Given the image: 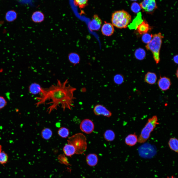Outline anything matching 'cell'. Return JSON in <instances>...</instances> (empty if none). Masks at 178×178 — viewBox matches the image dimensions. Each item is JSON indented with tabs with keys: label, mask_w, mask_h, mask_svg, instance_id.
<instances>
[{
	"label": "cell",
	"mask_w": 178,
	"mask_h": 178,
	"mask_svg": "<svg viewBox=\"0 0 178 178\" xmlns=\"http://www.w3.org/2000/svg\"><path fill=\"white\" fill-rule=\"evenodd\" d=\"M167 178H177L173 176H168Z\"/></svg>",
	"instance_id": "32"
},
{
	"label": "cell",
	"mask_w": 178,
	"mask_h": 178,
	"mask_svg": "<svg viewBox=\"0 0 178 178\" xmlns=\"http://www.w3.org/2000/svg\"><path fill=\"white\" fill-rule=\"evenodd\" d=\"M131 15L124 10L115 11L112 14L111 22L112 24L116 27L120 29L126 28L131 20Z\"/></svg>",
	"instance_id": "2"
},
{
	"label": "cell",
	"mask_w": 178,
	"mask_h": 178,
	"mask_svg": "<svg viewBox=\"0 0 178 178\" xmlns=\"http://www.w3.org/2000/svg\"><path fill=\"white\" fill-rule=\"evenodd\" d=\"M134 55L137 59L141 60L144 59L146 56V52L144 49L139 48L136 50Z\"/></svg>",
	"instance_id": "23"
},
{
	"label": "cell",
	"mask_w": 178,
	"mask_h": 178,
	"mask_svg": "<svg viewBox=\"0 0 178 178\" xmlns=\"http://www.w3.org/2000/svg\"><path fill=\"white\" fill-rule=\"evenodd\" d=\"M136 31L141 35L148 33L151 29V27L145 20L143 21L137 26Z\"/></svg>",
	"instance_id": "12"
},
{
	"label": "cell",
	"mask_w": 178,
	"mask_h": 178,
	"mask_svg": "<svg viewBox=\"0 0 178 178\" xmlns=\"http://www.w3.org/2000/svg\"><path fill=\"white\" fill-rule=\"evenodd\" d=\"M124 79L123 76L120 74L116 75L114 78L115 83L117 84H120L124 82Z\"/></svg>",
	"instance_id": "28"
},
{
	"label": "cell",
	"mask_w": 178,
	"mask_h": 178,
	"mask_svg": "<svg viewBox=\"0 0 178 178\" xmlns=\"http://www.w3.org/2000/svg\"><path fill=\"white\" fill-rule=\"evenodd\" d=\"M31 18L32 21L34 22L39 23H41L44 21L45 17L43 13L40 11H37L33 13Z\"/></svg>",
	"instance_id": "15"
},
{
	"label": "cell",
	"mask_w": 178,
	"mask_h": 178,
	"mask_svg": "<svg viewBox=\"0 0 178 178\" xmlns=\"http://www.w3.org/2000/svg\"><path fill=\"white\" fill-rule=\"evenodd\" d=\"M17 16V13L14 10H10L6 13L5 18L7 21L12 22L16 19Z\"/></svg>",
	"instance_id": "22"
},
{
	"label": "cell",
	"mask_w": 178,
	"mask_h": 178,
	"mask_svg": "<svg viewBox=\"0 0 178 178\" xmlns=\"http://www.w3.org/2000/svg\"><path fill=\"white\" fill-rule=\"evenodd\" d=\"M42 136L44 139H48L52 136V133L51 130L48 128L44 129L42 132Z\"/></svg>",
	"instance_id": "24"
},
{
	"label": "cell",
	"mask_w": 178,
	"mask_h": 178,
	"mask_svg": "<svg viewBox=\"0 0 178 178\" xmlns=\"http://www.w3.org/2000/svg\"><path fill=\"white\" fill-rule=\"evenodd\" d=\"M42 88L38 84L32 83L29 87V91L30 93L33 94H39L41 92Z\"/></svg>",
	"instance_id": "20"
},
{
	"label": "cell",
	"mask_w": 178,
	"mask_h": 178,
	"mask_svg": "<svg viewBox=\"0 0 178 178\" xmlns=\"http://www.w3.org/2000/svg\"><path fill=\"white\" fill-rule=\"evenodd\" d=\"M173 60L174 62L176 64L178 63V55H175L174 57Z\"/></svg>",
	"instance_id": "31"
},
{
	"label": "cell",
	"mask_w": 178,
	"mask_h": 178,
	"mask_svg": "<svg viewBox=\"0 0 178 178\" xmlns=\"http://www.w3.org/2000/svg\"><path fill=\"white\" fill-rule=\"evenodd\" d=\"M1 152V146L0 145V152Z\"/></svg>",
	"instance_id": "34"
},
{
	"label": "cell",
	"mask_w": 178,
	"mask_h": 178,
	"mask_svg": "<svg viewBox=\"0 0 178 178\" xmlns=\"http://www.w3.org/2000/svg\"><path fill=\"white\" fill-rule=\"evenodd\" d=\"M63 150L65 154L68 156H70L75 153V149L74 146L69 143L65 145Z\"/></svg>",
	"instance_id": "18"
},
{
	"label": "cell",
	"mask_w": 178,
	"mask_h": 178,
	"mask_svg": "<svg viewBox=\"0 0 178 178\" xmlns=\"http://www.w3.org/2000/svg\"><path fill=\"white\" fill-rule=\"evenodd\" d=\"M113 25L110 23L105 22L101 28V32L104 35L109 36L111 35L114 32Z\"/></svg>",
	"instance_id": "11"
},
{
	"label": "cell",
	"mask_w": 178,
	"mask_h": 178,
	"mask_svg": "<svg viewBox=\"0 0 178 178\" xmlns=\"http://www.w3.org/2000/svg\"><path fill=\"white\" fill-rule=\"evenodd\" d=\"M88 0H74L75 4L81 8H85L88 4Z\"/></svg>",
	"instance_id": "25"
},
{
	"label": "cell",
	"mask_w": 178,
	"mask_h": 178,
	"mask_svg": "<svg viewBox=\"0 0 178 178\" xmlns=\"http://www.w3.org/2000/svg\"><path fill=\"white\" fill-rule=\"evenodd\" d=\"M86 160L87 164L91 167L95 166L97 164L98 160L97 156L94 153L88 155L86 156Z\"/></svg>",
	"instance_id": "14"
},
{
	"label": "cell",
	"mask_w": 178,
	"mask_h": 178,
	"mask_svg": "<svg viewBox=\"0 0 178 178\" xmlns=\"http://www.w3.org/2000/svg\"><path fill=\"white\" fill-rule=\"evenodd\" d=\"M168 145L170 149L178 153V140L175 138H171L168 141Z\"/></svg>",
	"instance_id": "19"
},
{
	"label": "cell",
	"mask_w": 178,
	"mask_h": 178,
	"mask_svg": "<svg viewBox=\"0 0 178 178\" xmlns=\"http://www.w3.org/2000/svg\"><path fill=\"white\" fill-rule=\"evenodd\" d=\"M104 137L105 140L108 141H111L114 139L115 135L114 132L111 130L106 131L104 134Z\"/></svg>",
	"instance_id": "21"
},
{
	"label": "cell",
	"mask_w": 178,
	"mask_h": 178,
	"mask_svg": "<svg viewBox=\"0 0 178 178\" xmlns=\"http://www.w3.org/2000/svg\"><path fill=\"white\" fill-rule=\"evenodd\" d=\"M58 133L59 135L61 137L66 138L68 136L69 132L67 128L62 127L59 130Z\"/></svg>",
	"instance_id": "26"
},
{
	"label": "cell",
	"mask_w": 178,
	"mask_h": 178,
	"mask_svg": "<svg viewBox=\"0 0 178 178\" xmlns=\"http://www.w3.org/2000/svg\"><path fill=\"white\" fill-rule=\"evenodd\" d=\"M80 127L81 130L83 132L87 134H89L93 131L94 125L91 120L86 119L82 121Z\"/></svg>",
	"instance_id": "6"
},
{
	"label": "cell",
	"mask_w": 178,
	"mask_h": 178,
	"mask_svg": "<svg viewBox=\"0 0 178 178\" xmlns=\"http://www.w3.org/2000/svg\"><path fill=\"white\" fill-rule=\"evenodd\" d=\"M67 141L68 143L74 146L76 154H82L87 149V139L85 136L82 133H78L72 135L69 138Z\"/></svg>",
	"instance_id": "5"
},
{
	"label": "cell",
	"mask_w": 178,
	"mask_h": 178,
	"mask_svg": "<svg viewBox=\"0 0 178 178\" xmlns=\"http://www.w3.org/2000/svg\"><path fill=\"white\" fill-rule=\"evenodd\" d=\"M153 35L148 33L143 34L142 37V41L147 44L149 43L151 40Z\"/></svg>",
	"instance_id": "27"
},
{
	"label": "cell",
	"mask_w": 178,
	"mask_h": 178,
	"mask_svg": "<svg viewBox=\"0 0 178 178\" xmlns=\"http://www.w3.org/2000/svg\"><path fill=\"white\" fill-rule=\"evenodd\" d=\"M159 124L156 115H154L149 118L141 131L138 138V142L140 143L145 142L149 138L151 133Z\"/></svg>",
	"instance_id": "4"
},
{
	"label": "cell",
	"mask_w": 178,
	"mask_h": 178,
	"mask_svg": "<svg viewBox=\"0 0 178 178\" xmlns=\"http://www.w3.org/2000/svg\"><path fill=\"white\" fill-rule=\"evenodd\" d=\"M93 112L97 115H102L110 117L112 115L111 113L104 106L100 104L96 105L93 109Z\"/></svg>",
	"instance_id": "8"
},
{
	"label": "cell",
	"mask_w": 178,
	"mask_h": 178,
	"mask_svg": "<svg viewBox=\"0 0 178 178\" xmlns=\"http://www.w3.org/2000/svg\"><path fill=\"white\" fill-rule=\"evenodd\" d=\"M89 24V27L92 31H98L100 28L102 24V21L98 15H94Z\"/></svg>",
	"instance_id": "9"
},
{
	"label": "cell",
	"mask_w": 178,
	"mask_h": 178,
	"mask_svg": "<svg viewBox=\"0 0 178 178\" xmlns=\"http://www.w3.org/2000/svg\"><path fill=\"white\" fill-rule=\"evenodd\" d=\"M138 141L137 136L135 133L129 134L125 139L126 144L128 146H131L135 145L138 142Z\"/></svg>",
	"instance_id": "13"
},
{
	"label": "cell",
	"mask_w": 178,
	"mask_h": 178,
	"mask_svg": "<svg viewBox=\"0 0 178 178\" xmlns=\"http://www.w3.org/2000/svg\"><path fill=\"white\" fill-rule=\"evenodd\" d=\"M163 36L160 32L153 35L151 41L145 46L146 49L152 53L154 60L156 64L160 61V51Z\"/></svg>",
	"instance_id": "3"
},
{
	"label": "cell",
	"mask_w": 178,
	"mask_h": 178,
	"mask_svg": "<svg viewBox=\"0 0 178 178\" xmlns=\"http://www.w3.org/2000/svg\"><path fill=\"white\" fill-rule=\"evenodd\" d=\"M8 156L7 154L4 152H0V163L2 164L6 163L7 161Z\"/></svg>",
	"instance_id": "29"
},
{
	"label": "cell",
	"mask_w": 178,
	"mask_h": 178,
	"mask_svg": "<svg viewBox=\"0 0 178 178\" xmlns=\"http://www.w3.org/2000/svg\"><path fill=\"white\" fill-rule=\"evenodd\" d=\"M157 84L161 90L166 91L169 89L171 85V82L168 77L165 76L160 77Z\"/></svg>",
	"instance_id": "10"
},
{
	"label": "cell",
	"mask_w": 178,
	"mask_h": 178,
	"mask_svg": "<svg viewBox=\"0 0 178 178\" xmlns=\"http://www.w3.org/2000/svg\"><path fill=\"white\" fill-rule=\"evenodd\" d=\"M6 103V101L4 98L0 96V109L4 107Z\"/></svg>",
	"instance_id": "30"
},
{
	"label": "cell",
	"mask_w": 178,
	"mask_h": 178,
	"mask_svg": "<svg viewBox=\"0 0 178 178\" xmlns=\"http://www.w3.org/2000/svg\"><path fill=\"white\" fill-rule=\"evenodd\" d=\"M157 79V76L156 74L154 72H148L145 75V81L149 84H154L156 82Z\"/></svg>",
	"instance_id": "16"
},
{
	"label": "cell",
	"mask_w": 178,
	"mask_h": 178,
	"mask_svg": "<svg viewBox=\"0 0 178 178\" xmlns=\"http://www.w3.org/2000/svg\"><path fill=\"white\" fill-rule=\"evenodd\" d=\"M178 69H177L176 70V77L177 78H178Z\"/></svg>",
	"instance_id": "33"
},
{
	"label": "cell",
	"mask_w": 178,
	"mask_h": 178,
	"mask_svg": "<svg viewBox=\"0 0 178 178\" xmlns=\"http://www.w3.org/2000/svg\"><path fill=\"white\" fill-rule=\"evenodd\" d=\"M68 58L69 62L74 65L79 64L80 59L79 55L77 53L74 52L69 53Z\"/></svg>",
	"instance_id": "17"
},
{
	"label": "cell",
	"mask_w": 178,
	"mask_h": 178,
	"mask_svg": "<svg viewBox=\"0 0 178 178\" xmlns=\"http://www.w3.org/2000/svg\"><path fill=\"white\" fill-rule=\"evenodd\" d=\"M76 90L69 83L67 79L64 81L58 80L56 84L47 88H42L39 96L36 98L35 105L37 107L48 105L47 111L49 113L58 107L64 111L71 110L74 106L75 98L74 94Z\"/></svg>",
	"instance_id": "1"
},
{
	"label": "cell",
	"mask_w": 178,
	"mask_h": 178,
	"mask_svg": "<svg viewBox=\"0 0 178 178\" xmlns=\"http://www.w3.org/2000/svg\"><path fill=\"white\" fill-rule=\"evenodd\" d=\"M139 5L142 9L147 12L153 11L156 6L155 0H143Z\"/></svg>",
	"instance_id": "7"
}]
</instances>
